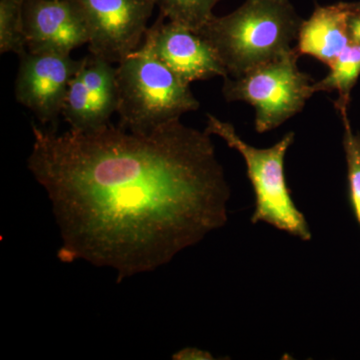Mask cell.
<instances>
[{
  "label": "cell",
  "mask_w": 360,
  "mask_h": 360,
  "mask_svg": "<svg viewBox=\"0 0 360 360\" xmlns=\"http://www.w3.org/2000/svg\"><path fill=\"white\" fill-rule=\"evenodd\" d=\"M350 11L347 18V30L350 42L360 45V9L349 4Z\"/></svg>",
  "instance_id": "obj_16"
},
{
  "label": "cell",
  "mask_w": 360,
  "mask_h": 360,
  "mask_svg": "<svg viewBox=\"0 0 360 360\" xmlns=\"http://www.w3.org/2000/svg\"><path fill=\"white\" fill-rule=\"evenodd\" d=\"M219 0H155L160 15L168 20L200 32L213 18V8Z\"/></svg>",
  "instance_id": "obj_13"
},
{
  "label": "cell",
  "mask_w": 360,
  "mask_h": 360,
  "mask_svg": "<svg viewBox=\"0 0 360 360\" xmlns=\"http://www.w3.org/2000/svg\"><path fill=\"white\" fill-rule=\"evenodd\" d=\"M354 7H356L357 9H360V2H357V4H352Z\"/></svg>",
  "instance_id": "obj_18"
},
{
  "label": "cell",
  "mask_w": 360,
  "mask_h": 360,
  "mask_svg": "<svg viewBox=\"0 0 360 360\" xmlns=\"http://www.w3.org/2000/svg\"><path fill=\"white\" fill-rule=\"evenodd\" d=\"M345 127L343 148L347 163L348 196L360 227V136L354 134L347 116V108H338Z\"/></svg>",
  "instance_id": "obj_15"
},
{
  "label": "cell",
  "mask_w": 360,
  "mask_h": 360,
  "mask_svg": "<svg viewBox=\"0 0 360 360\" xmlns=\"http://www.w3.org/2000/svg\"><path fill=\"white\" fill-rule=\"evenodd\" d=\"M174 359L179 360H212L214 359L210 352L200 348L186 347L179 350L172 356Z\"/></svg>",
  "instance_id": "obj_17"
},
{
  "label": "cell",
  "mask_w": 360,
  "mask_h": 360,
  "mask_svg": "<svg viewBox=\"0 0 360 360\" xmlns=\"http://www.w3.org/2000/svg\"><path fill=\"white\" fill-rule=\"evenodd\" d=\"M89 33V53L120 63L141 47L155 0H73Z\"/></svg>",
  "instance_id": "obj_6"
},
{
  "label": "cell",
  "mask_w": 360,
  "mask_h": 360,
  "mask_svg": "<svg viewBox=\"0 0 360 360\" xmlns=\"http://www.w3.org/2000/svg\"><path fill=\"white\" fill-rule=\"evenodd\" d=\"M295 49L240 77L224 78L222 96L229 103L245 101L255 110L258 134L274 130L305 106L315 94L314 79L298 70Z\"/></svg>",
  "instance_id": "obj_5"
},
{
  "label": "cell",
  "mask_w": 360,
  "mask_h": 360,
  "mask_svg": "<svg viewBox=\"0 0 360 360\" xmlns=\"http://www.w3.org/2000/svg\"><path fill=\"white\" fill-rule=\"evenodd\" d=\"M349 4L316 6L307 20H303L295 51L298 56H310L328 66L350 44L347 30Z\"/></svg>",
  "instance_id": "obj_11"
},
{
  "label": "cell",
  "mask_w": 360,
  "mask_h": 360,
  "mask_svg": "<svg viewBox=\"0 0 360 360\" xmlns=\"http://www.w3.org/2000/svg\"><path fill=\"white\" fill-rule=\"evenodd\" d=\"M27 51L70 54L89 44V33L73 0H25Z\"/></svg>",
  "instance_id": "obj_10"
},
{
  "label": "cell",
  "mask_w": 360,
  "mask_h": 360,
  "mask_svg": "<svg viewBox=\"0 0 360 360\" xmlns=\"http://www.w3.org/2000/svg\"><path fill=\"white\" fill-rule=\"evenodd\" d=\"M160 15L155 25L148 27L144 40L155 58L189 85L198 80L229 77L217 52L198 33L186 26L165 21Z\"/></svg>",
  "instance_id": "obj_9"
},
{
  "label": "cell",
  "mask_w": 360,
  "mask_h": 360,
  "mask_svg": "<svg viewBox=\"0 0 360 360\" xmlns=\"http://www.w3.org/2000/svg\"><path fill=\"white\" fill-rule=\"evenodd\" d=\"M116 82L120 127L129 131H149L200 108L189 85L155 58L146 40L116 66Z\"/></svg>",
  "instance_id": "obj_3"
},
{
  "label": "cell",
  "mask_w": 360,
  "mask_h": 360,
  "mask_svg": "<svg viewBox=\"0 0 360 360\" xmlns=\"http://www.w3.org/2000/svg\"><path fill=\"white\" fill-rule=\"evenodd\" d=\"M302 22L290 0H245L196 33L212 45L229 77H240L292 51Z\"/></svg>",
  "instance_id": "obj_2"
},
{
  "label": "cell",
  "mask_w": 360,
  "mask_h": 360,
  "mask_svg": "<svg viewBox=\"0 0 360 360\" xmlns=\"http://www.w3.org/2000/svg\"><path fill=\"white\" fill-rule=\"evenodd\" d=\"M25 0H0V52L22 56L27 52L23 21Z\"/></svg>",
  "instance_id": "obj_14"
},
{
  "label": "cell",
  "mask_w": 360,
  "mask_h": 360,
  "mask_svg": "<svg viewBox=\"0 0 360 360\" xmlns=\"http://www.w3.org/2000/svg\"><path fill=\"white\" fill-rule=\"evenodd\" d=\"M116 68L105 59L89 53L70 80L63 115L70 129L87 131L110 123L117 112Z\"/></svg>",
  "instance_id": "obj_8"
},
{
  "label": "cell",
  "mask_w": 360,
  "mask_h": 360,
  "mask_svg": "<svg viewBox=\"0 0 360 360\" xmlns=\"http://www.w3.org/2000/svg\"><path fill=\"white\" fill-rule=\"evenodd\" d=\"M32 132L27 167L51 201L61 262L110 267L120 283L226 224L231 191L205 130L179 120L144 132L110 122Z\"/></svg>",
  "instance_id": "obj_1"
},
{
  "label": "cell",
  "mask_w": 360,
  "mask_h": 360,
  "mask_svg": "<svg viewBox=\"0 0 360 360\" xmlns=\"http://www.w3.org/2000/svg\"><path fill=\"white\" fill-rule=\"evenodd\" d=\"M15 80L16 101L40 122L54 123L63 115L70 80L82 66L70 54L33 53L20 56Z\"/></svg>",
  "instance_id": "obj_7"
},
{
  "label": "cell",
  "mask_w": 360,
  "mask_h": 360,
  "mask_svg": "<svg viewBox=\"0 0 360 360\" xmlns=\"http://www.w3.org/2000/svg\"><path fill=\"white\" fill-rule=\"evenodd\" d=\"M205 131L217 135L243 156L246 172L255 196V210L251 217L253 224L265 222L303 241L311 240L312 234L303 213L296 207L286 181L284 160L295 132H288L269 148H257L246 143L233 125L207 115Z\"/></svg>",
  "instance_id": "obj_4"
},
{
  "label": "cell",
  "mask_w": 360,
  "mask_h": 360,
  "mask_svg": "<svg viewBox=\"0 0 360 360\" xmlns=\"http://www.w3.org/2000/svg\"><path fill=\"white\" fill-rule=\"evenodd\" d=\"M329 68L326 77L314 82V92L338 91L336 108H347L350 91L360 75V45L350 42Z\"/></svg>",
  "instance_id": "obj_12"
}]
</instances>
